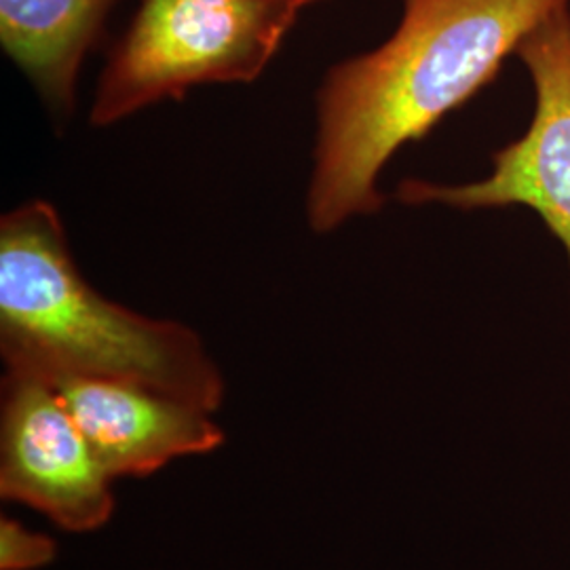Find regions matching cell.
Listing matches in <instances>:
<instances>
[{
	"label": "cell",
	"instance_id": "1",
	"mask_svg": "<svg viewBox=\"0 0 570 570\" xmlns=\"http://www.w3.org/2000/svg\"><path fill=\"white\" fill-rule=\"evenodd\" d=\"M570 0H404L393 35L330 68L315 100L306 218L313 233L383 209L379 180L499 77L530 32Z\"/></svg>",
	"mask_w": 570,
	"mask_h": 570
},
{
	"label": "cell",
	"instance_id": "2",
	"mask_svg": "<svg viewBox=\"0 0 570 570\" xmlns=\"http://www.w3.org/2000/svg\"><path fill=\"white\" fill-rule=\"evenodd\" d=\"M0 353L4 367L45 381H122L207 412L225 402V376L202 336L89 285L70 254L60 212L42 199L0 220Z\"/></svg>",
	"mask_w": 570,
	"mask_h": 570
},
{
	"label": "cell",
	"instance_id": "3",
	"mask_svg": "<svg viewBox=\"0 0 570 570\" xmlns=\"http://www.w3.org/2000/svg\"><path fill=\"white\" fill-rule=\"evenodd\" d=\"M301 9L277 0H144L89 108L110 127L193 87L256 81Z\"/></svg>",
	"mask_w": 570,
	"mask_h": 570
},
{
	"label": "cell",
	"instance_id": "4",
	"mask_svg": "<svg viewBox=\"0 0 570 570\" xmlns=\"http://www.w3.org/2000/svg\"><path fill=\"white\" fill-rule=\"evenodd\" d=\"M515 58L529 72L532 117L520 138L492 155L489 176L465 184L407 178L395 195L459 212L527 207L564 249L570 275V7L541 21Z\"/></svg>",
	"mask_w": 570,
	"mask_h": 570
},
{
	"label": "cell",
	"instance_id": "5",
	"mask_svg": "<svg viewBox=\"0 0 570 570\" xmlns=\"http://www.w3.org/2000/svg\"><path fill=\"white\" fill-rule=\"evenodd\" d=\"M112 478L56 389L4 367L0 389V497L47 515L66 532H94L115 513Z\"/></svg>",
	"mask_w": 570,
	"mask_h": 570
},
{
	"label": "cell",
	"instance_id": "6",
	"mask_svg": "<svg viewBox=\"0 0 570 570\" xmlns=\"http://www.w3.org/2000/svg\"><path fill=\"white\" fill-rule=\"evenodd\" d=\"M47 383L112 480L146 478L176 459L212 454L225 444L214 412L155 389L82 376Z\"/></svg>",
	"mask_w": 570,
	"mask_h": 570
},
{
	"label": "cell",
	"instance_id": "7",
	"mask_svg": "<svg viewBox=\"0 0 570 570\" xmlns=\"http://www.w3.org/2000/svg\"><path fill=\"white\" fill-rule=\"evenodd\" d=\"M119 0H0V45L42 102L68 117L82 61Z\"/></svg>",
	"mask_w": 570,
	"mask_h": 570
},
{
	"label": "cell",
	"instance_id": "8",
	"mask_svg": "<svg viewBox=\"0 0 570 570\" xmlns=\"http://www.w3.org/2000/svg\"><path fill=\"white\" fill-rule=\"evenodd\" d=\"M58 556V543L16 518H0V570L47 569Z\"/></svg>",
	"mask_w": 570,
	"mask_h": 570
},
{
	"label": "cell",
	"instance_id": "9",
	"mask_svg": "<svg viewBox=\"0 0 570 570\" xmlns=\"http://www.w3.org/2000/svg\"><path fill=\"white\" fill-rule=\"evenodd\" d=\"M277 2H287V4H294V7H298V9L303 11V9H306V7L315 4V2H322V0H277Z\"/></svg>",
	"mask_w": 570,
	"mask_h": 570
}]
</instances>
